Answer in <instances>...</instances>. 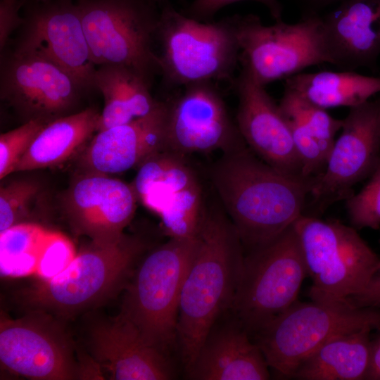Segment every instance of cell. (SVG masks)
Returning <instances> with one entry per match:
<instances>
[{
  "label": "cell",
  "mask_w": 380,
  "mask_h": 380,
  "mask_svg": "<svg viewBox=\"0 0 380 380\" xmlns=\"http://www.w3.org/2000/svg\"><path fill=\"white\" fill-rule=\"evenodd\" d=\"M210 179L246 253L276 239L303 214L315 177L284 173L246 145L223 153Z\"/></svg>",
  "instance_id": "6da1fadb"
},
{
  "label": "cell",
  "mask_w": 380,
  "mask_h": 380,
  "mask_svg": "<svg viewBox=\"0 0 380 380\" xmlns=\"http://www.w3.org/2000/svg\"><path fill=\"white\" fill-rule=\"evenodd\" d=\"M245 252L223 208L205 210L179 303L177 346L186 371L220 316L232 309Z\"/></svg>",
  "instance_id": "7a4b0ae2"
},
{
  "label": "cell",
  "mask_w": 380,
  "mask_h": 380,
  "mask_svg": "<svg viewBox=\"0 0 380 380\" xmlns=\"http://www.w3.org/2000/svg\"><path fill=\"white\" fill-rule=\"evenodd\" d=\"M156 40L158 63L165 82L173 87L232 80L241 52L239 14L203 22L161 6Z\"/></svg>",
  "instance_id": "3957f363"
},
{
  "label": "cell",
  "mask_w": 380,
  "mask_h": 380,
  "mask_svg": "<svg viewBox=\"0 0 380 380\" xmlns=\"http://www.w3.org/2000/svg\"><path fill=\"white\" fill-rule=\"evenodd\" d=\"M197 244L198 234L170 238L144 258L126 286L120 313L167 353L177 345L180 293Z\"/></svg>",
  "instance_id": "277c9868"
},
{
  "label": "cell",
  "mask_w": 380,
  "mask_h": 380,
  "mask_svg": "<svg viewBox=\"0 0 380 380\" xmlns=\"http://www.w3.org/2000/svg\"><path fill=\"white\" fill-rule=\"evenodd\" d=\"M144 249L141 239L125 234L113 240H92L63 272L42 281L30 300L62 318L91 308L125 284Z\"/></svg>",
  "instance_id": "5b68a950"
},
{
  "label": "cell",
  "mask_w": 380,
  "mask_h": 380,
  "mask_svg": "<svg viewBox=\"0 0 380 380\" xmlns=\"http://www.w3.org/2000/svg\"><path fill=\"white\" fill-rule=\"evenodd\" d=\"M362 329H380V309L358 308L348 302L297 300L253 337L268 367L288 379L322 344Z\"/></svg>",
  "instance_id": "8992f818"
},
{
  "label": "cell",
  "mask_w": 380,
  "mask_h": 380,
  "mask_svg": "<svg viewBox=\"0 0 380 380\" xmlns=\"http://www.w3.org/2000/svg\"><path fill=\"white\" fill-rule=\"evenodd\" d=\"M293 227L312 281V300L348 302L379 268L380 258L352 226L303 214Z\"/></svg>",
  "instance_id": "52a82bcc"
},
{
  "label": "cell",
  "mask_w": 380,
  "mask_h": 380,
  "mask_svg": "<svg viewBox=\"0 0 380 380\" xmlns=\"http://www.w3.org/2000/svg\"><path fill=\"white\" fill-rule=\"evenodd\" d=\"M308 275L293 224L268 243L246 252L232 309L251 336L297 300Z\"/></svg>",
  "instance_id": "ba28073f"
},
{
  "label": "cell",
  "mask_w": 380,
  "mask_h": 380,
  "mask_svg": "<svg viewBox=\"0 0 380 380\" xmlns=\"http://www.w3.org/2000/svg\"><path fill=\"white\" fill-rule=\"evenodd\" d=\"M96 66L130 68L150 80L160 73L156 40L160 11L150 0H77Z\"/></svg>",
  "instance_id": "9c48e42d"
},
{
  "label": "cell",
  "mask_w": 380,
  "mask_h": 380,
  "mask_svg": "<svg viewBox=\"0 0 380 380\" xmlns=\"http://www.w3.org/2000/svg\"><path fill=\"white\" fill-rule=\"evenodd\" d=\"M321 15H304L297 23L262 24L253 14L239 15L241 72L265 87L306 68L327 63Z\"/></svg>",
  "instance_id": "30bf717a"
},
{
  "label": "cell",
  "mask_w": 380,
  "mask_h": 380,
  "mask_svg": "<svg viewBox=\"0 0 380 380\" xmlns=\"http://www.w3.org/2000/svg\"><path fill=\"white\" fill-rule=\"evenodd\" d=\"M0 361L4 368L30 379L83 376L68 333L43 310L15 319L1 315Z\"/></svg>",
  "instance_id": "8fae6325"
},
{
  "label": "cell",
  "mask_w": 380,
  "mask_h": 380,
  "mask_svg": "<svg viewBox=\"0 0 380 380\" xmlns=\"http://www.w3.org/2000/svg\"><path fill=\"white\" fill-rule=\"evenodd\" d=\"M14 51L37 55L60 65L89 91L94 89V63L78 6L73 0H27Z\"/></svg>",
  "instance_id": "7c38bea8"
},
{
  "label": "cell",
  "mask_w": 380,
  "mask_h": 380,
  "mask_svg": "<svg viewBox=\"0 0 380 380\" xmlns=\"http://www.w3.org/2000/svg\"><path fill=\"white\" fill-rule=\"evenodd\" d=\"M0 64L1 99L27 121L49 122L69 115L89 92L69 72L37 55L6 47L1 51Z\"/></svg>",
  "instance_id": "4fadbf2b"
},
{
  "label": "cell",
  "mask_w": 380,
  "mask_h": 380,
  "mask_svg": "<svg viewBox=\"0 0 380 380\" xmlns=\"http://www.w3.org/2000/svg\"><path fill=\"white\" fill-rule=\"evenodd\" d=\"M132 186L170 238L198 234L205 208L201 184L184 156L166 149L153 154L139 166Z\"/></svg>",
  "instance_id": "5bb4252c"
},
{
  "label": "cell",
  "mask_w": 380,
  "mask_h": 380,
  "mask_svg": "<svg viewBox=\"0 0 380 380\" xmlns=\"http://www.w3.org/2000/svg\"><path fill=\"white\" fill-rule=\"evenodd\" d=\"M341 130L310 194L319 210L347 199L353 194L352 187L369 177L378 164L380 98L350 108Z\"/></svg>",
  "instance_id": "9a60e30c"
},
{
  "label": "cell",
  "mask_w": 380,
  "mask_h": 380,
  "mask_svg": "<svg viewBox=\"0 0 380 380\" xmlns=\"http://www.w3.org/2000/svg\"><path fill=\"white\" fill-rule=\"evenodd\" d=\"M167 104L166 150L185 157L246 145L213 82L184 87Z\"/></svg>",
  "instance_id": "2e32d148"
},
{
  "label": "cell",
  "mask_w": 380,
  "mask_h": 380,
  "mask_svg": "<svg viewBox=\"0 0 380 380\" xmlns=\"http://www.w3.org/2000/svg\"><path fill=\"white\" fill-rule=\"evenodd\" d=\"M233 82L238 97L235 121L247 146L277 170L305 177L288 120L279 104L265 87L241 71Z\"/></svg>",
  "instance_id": "e0dca14e"
},
{
  "label": "cell",
  "mask_w": 380,
  "mask_h": 380,
  "mask_svg": "<svg viewBox=\"0 0 380 380\" xmlns=\"http://www.w3.org/2000/svg\"><path fill=\"white\" fill-rule=\"evenodd\" d=\"M94 362L115 380H167L174 370L167 353L151 344L122 314L96 321L88 333Z\"/></svg>",
  "instance_id": "ac0fdd59"
},
{
  "label": "cell",
  "mask_w": 380,
  "mask_h": 380,
  "mask_svg": "<svg viewBox=\"0 0 380 380\" xmlns=\"http://www.w3.org/2000/svg\"><path fill=\"white\" fill-rule=\"evenodd\" d=\"M321 16L327 63L341 70L377 69L380 0H345Z\"/></svg>",
  "instance_id": "d6986e66"
},
{
  "label": "cell",
  "mask_w": 380,
  "mask_h": 380,
  "mask_svg": "<svg viewBox=\"0 0 380 380\" xmlns=\"http://www.w3.org/2000/svg\"><path fill=\"white\" fill-rule=\"evenodd\" d=\"M65 201L69 217L78 231L93 241H108L124 234L138 199L132 185L91 172L72 184Z\"/></svg>",
  "instance_id": "ffe728a7"
},
{
  "label": "cell",
  "mask_w": 380,
  "mask_h": 380,
  "mask_svg": "<svg viewBox=\"0 0 380 380\" xmlns=\"http://www.w3.org/2000/svg\"><path fill=\"white\" fill-rule=\"evenodd\" d=\"M167 110L160 102L145 117L97 132L83 155L85 166L91 172L121 173L165 149Z\"/></svg>",
  "instance_id": "44dd1931"
},
{
  "label": "cell",
  "mask_w": 380,
  "mask_h": 380,
  "mask_svg": "<svg viewBox=\"0 0 380 380\" xmlns=\"http://www.w3.org/2000/svg\"><path fill=\"white\" fill-rule=\"evenodd\" d=\"M235 317L212 329L186 371L194 380H265L268 365L259 346Z\"/></svg>",
  "instance_id": "7402d4cb"
},
{
  "label": "cell",
  "mask_w": 380,
  "mask_h": 380,
  "mask_svg": "<svg viewBox=\"0 0 380 380\" xmlns=\"http://www.w3.org/2000/svg\"><path fill=\"white\" fill-rule=\"evenodd\" d=\"M93 83L104 101L97 132L145 117L160 103L151 94L152 80L126 66H99Z\"/></svg>",
  "instance_id": "603a6c76"
},
{
  "label": "cell",
  "mask_w": 380,
  "mask_h": 380,
  "mask_svg": "<svg viewBox=\"0 0 380 380\" xmlns=\"http://www.w3.org/2000/svg\"><path fill=\"white\" fill-rule=\"evenodd\" d=\"M370 329L336 336L310 354L292 378L302 380L366 379L370 365Z\"/></svg>",
  "instance_id": "cb8c5ba5"
},
{
  "label": "cell",
  "mask_w": 380,
  "mask_h": 380,
  "mask_svg": "<svg viewBox=\"0 0 380 380\" xmlns=\"http://www.w3.org/2000/svg\"><path fill=\"white\" fill-rule=\"evenodd\" d=\"M99 117L97 110L87 108L46 123L20 159L15 172L49 167L65 161L97 132Z\"/></svg>",
  "instance_id": "d4e9b609"
},
{
  "label": "cell",
  "mask_w": 380,
  "mask_h": 380,
  "mask_svg": "<svg viewBox=\"0 0 380 380\" xmlns=\"http://www.w3.org/2000/svg\"><path fill=\"white\" fill-rule=\"evenodd\" d=\"M284 88L326 110L350 108L380 93V75L367 76L348 70L301 72L286 79Z\"/></svg>",
  "instance_id": "484cf974"
},
{
  "label": "cell",
  "mask_w": 380,
  "mask_h": 380,
  "mask_svg": "<svg viewBox=\"0 0 380 380\" xmlns=\"http://www.w3.org/2000/svg\"><path fill=\"white\" fill-rule=\"evenodd\" d=\"M48 230L34 223H19L0 232L1 275L12 278L35 276Z\"/></svg>",
  "instance_id": "4316f807"
},
{
  "label": "cell",
  "mask_w": 380,
  "mask_h": 380,
  "mask_svg": "<svg viewBox=\"0 0 380 380\" xmlns=\"http://www.w3.org/2000/svg\"><path fill=\"white\" fill-rule=\"evenodd\" d=\"M279 106L289 120L319 139L335 141L336 134L341 129L343 120L333 118L326 109L291 89L284 88Z\"/></svg>",
  "instance_id": "83f0119b"
},
{
  "label": "cell",
  "mask_w": 380,
  "mask_h": 380,
  "mask_svg": "<svg viewBox=\"0 0 380 380\" xmlns=\"http://www.w3.org/2000/svg\"><path fill=\"white\" fill-rule=\"evenodd\" d=\"M366 185L346 199L351 226L355 229L380 228V160Z\"/></svg>",
  "instance_id": "f1b7e54d"
},
{
  "label": "cell",
  "mask_w": 380,
  "mask_h": 380,
  "mask_svg": "<svg viewBox=\"0 0 380 380\" xmlns=\"http://www.w3.org/2000/svg\"><path fill=\"white\" fill-rule=\"evenodd\" d=\"M77 252L72 241L61 232L48 230L41 248L35 276L50 280L63 272Z\"/></svg>",
  "instance_id": "f546056e"
},
{
  "label": "cell",
  "mask_w": 380,
  "mask_h": 380,
  "mask_svg": "<svg viewBox=\"0 0 380 380\" xmlns=\"http://www.w3.org/2000/svg\"><path fill=\"white\" fill-rule=\"evenodd\" d=\"M48 122L30 120L20 127L0 135V178L15 172L22 157L32 141Z\"/></svg>",
  "instance_id": "4dcf8cb0"
},
{
  "label": "cell",
  "mask_w": 380,
  "mask_h": 380,
  "mask_svg": "<svg viewBox=\"0 0 380 380\" xmlns=\"http://www.w3.org/2000/svg\"><path fill=\"white\" fill-rule=\"evenodd\" d=\"M39 191L33 181L18 180L0 189V232L15 224Z\"/></svg>",
  "instance_id": "1f68e13d"
},
{
  "label": "cell",
  "mask_w": 380,
  "mask_h": 380,
  "mask_svg": "<svg viewBox=\"0 0 380 380\" xmlns=\"http://www.w3.org/2000/svg\"><path fill=\"white\" fill-rule=\"evenodd\" d=\"M243 1L262 4L275 21L282 20L283 6L279 0H194L183 13L199 21L209 22L223 8Z\"/></svg>",
  "instance_id": "d6a6232c"
},
{
  "label": "cell",
  "mask_w": 380,
  "mask_h": 380,
  "mask_svg": "<svg viewBox=\"0 0 380 380\" xmlns=\"http://www.w3.org/2000/svg\"><path fill=\"white\" fill-rule=\"evenodd\" d=\"M27 0H0V50L8 44L11 34L23 23L20 10Z\"/></svg>",
  "instance_id": "836d02e7"
},
{
  "label": "cell",
  "mask_w": 380,
  "mask_h": 380,
  "mask_svg": "<svg viewBox=\"0 0 380 380\" xmlns=\"http://www.w3.org/2000/svg\"><path fill=\"white\" fill-rule=\"evenodd\" d=\"M348 302L358 308L380 309V266L367 286L362 291L350 297Z\"/></svg>",
  "instance_id": "e575fe53"
},
{
  "label": "cell",
  "mask_w": 380,
  "mask_h": 380,
  "mask_svg": "<svg viewBox=\"0 0 380 380\" xmlns=\"http://www.w3.org/2000/svg\"><path fill=\"white\" fill-rule=\"evenodd\" d=\"M303 15H320L326 8H331L345 0H295Z\"/></svg>",
  "instance_id": "d590c367"
},
{
  "label": "cell",
  "mask_w": 380,
  "mask_h": 380,
  "mask_svg": "<svg viewBox=\"0 0 380 380\" xmlns=\"http://www.w3.org/2000/svg\"><path fill=\"white\" fill-rule=\"evenodd\" d=\"M375 338L372 339V351L369 371L366 379L380 380V329Z\"/></svg>",
  "instance_id": "8d00e7d4"
},
{
  "label": "cell",
  "mask_w": 380,
  "mask_h": 380,
  "mask_svg": "<svg viewBox=\"0 0 380 380\" xmlns=\"http://www.w3.org/2000/svg\"><path fill=\"white\" fill-rule=\"evenodd\" d=\"M153 4H156L157 6H163V4L168 2V0H150Z\"/></svg>",
  "instance_id": "74e56055"
},
{
  "label": "cell",
  "mask_w": 380,
  "mask_h": 380,
  "mask_svg": "<svg viewBox=\"0 0 380 380\" xmlns=\"http://www.w3.org/2000/svg\"><path fill=\"white\" fill-rule=\"evenodd\" d=\"M38 1H48V0H38Z\"/></svg>",
  "instance_id": "f35d334b"
},
{
  "label": "cell",
  "mask_w": 380,
  "mask_h": 380,
  "mask_svg": "<svg viewBox=\"0 0 380 380\" xmlns=\"http://www.w3.org/2000/svg\"><path fill=\"white\" fill-rule=\"evenodd\" d=\"M379 75H380V72H379Z\"/></svg>",
  "instance_id": "ab89813d"
}]
</instances>
